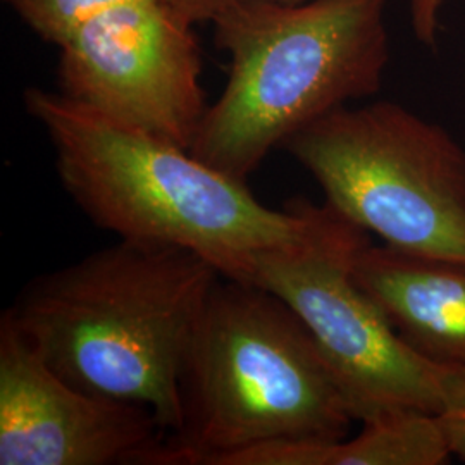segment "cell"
I'll return each mask as SVG.
<instances>
[{"instance_id":"1","label":"cell","mask_w":465,"mask_h":465,"mask_svg":"<svg viewBox=\"0 0 465 465\" xmlns=\"http://www.w3.org/2000/svg\"><path fill=\"white\" fill-rule=\"evenodd\" d=\"M221 272L192 250L119 240L30 282L5 312L61 378L182 424L184 359Z\"/></svg>"},{"instance_id":"2","label":"cell","mask_w":465,"mask_h":465,"mask_svg":"<svg viewBox=\"0 0 465 465\" xmlns=\"http://www.w3.org/2000/svg\"><path fill=\"white\" fill-rule=\"evenodd\" d=\"M25 105L49 136L67 195L119 240L192 250L221 276L245 282L257 253L297 242L307 230L302 199L282 211L266 207L247 182L164 136L61 92L28 88Z\"/></svg>"},{"instance_id":"3","label":"cell","mask_w":465,"mask_h":465,"mask_svg":"<svg viewBox=\"0 0 465 465\" xmlns=\"http://www.w3.org/2000/svg\"><path fill=\"white\" fill-rule=\"evenodd\" d=\"M182 424L149 465H224L280 443H336L350 414L307 326L280 297L221 276L184 359Z\"/></svg>"},{"instance_id":"4","label":"cell","mask_w":465,"mask_h":465,"mask_svg":"<svg viewBox=\"0 0 465 465\" xmlns=\"http://www.w3.org/2000/svg\"><path fill=\"white\" fill-rule=\"evenodd\" d=\"M211 23L230 78L190 150L236 180L302 128L381 90L386 0H236Z\"/></svg>"},{"instance_id":"5","label":"cell","mask_w":465,"mask_h":465,"mask_svg":"<svg viewBox=\"0 0 465 465\" xmlns=\"http://www.w3.org/2000/svg\"><path fill=\"white\" fill-rule=\"evenodd\" d=\"M307 230L253 257L245 282L274 293L302 319L359 422L399 412L447 416L465 405V366L411 349L353 276L369 232L302 199Z\"/></svg>"},{"instance_id":"6","label":"cell","mask_w":465,"mask_h":465,"mask_svg":"<svg viewBox=\"0 0 465 465\" xmlns=\"http://www.w3.org/2000/svg\"><path fill=\"white\" fill-rule=\"evenodd\" d=\"M282 149L382 245L465 262V150L443 126L381 100L343 105Z\"/></svg>"},{"instance_id":"7","label":"cell","mask_w":465,"mask_h":465,"mask_svg":"<svg viewBox=\"0 0 465 465\" xmlns=\"http://www.w3.org/2000/svg\"><path fill=\"white\" fill-rule=\"evenodd\" d=\"M193 26L171 0L105 9L57 45L59 92L190 149L209 109Z\"/></svg>"},{"instance_id":"8","label":"cell","mask_w":465,"mask_h":465,"mask_svg":"<svg viewBox=\"0 0 465 465\" xmlns=\"http://www.w3.org/2000/svg\"><path fill=\"white\" fill-rule=\"evenodd\" d=\"M166 434L149 407L61 378L4 311L0 465H147Z\"/></svg>"},{"instance_id":"9","label":"cell","mask_w":465,"mask_h":465,"mask_svg":"<svg viewBox=\"0 0 465 465\" xmlns=\"http://www.w3.org/2000/svg\"><path fill=\"white\" fill-rule=\"evenodd\" d=\"M353 276L403 341L440 364L465 366V262L369 243Z\"/></svg>"},{"instance_id":"10","label":"cell","mask_w":465,"mask_h":465,"mask_svg":"<svg viewBox=\"0 0 465 465\" xmlns=\"http://www.w3.org/2000/svg\"><path fill=\"white\" fill-rule=\"evenodd\" d=\"M336 443H280L236 453L224 465H441L451 455L441 419L399 412Z\"/></svg>"},{"instance_id":"11","label":"cell","mask_w":465,"mask_h":465,"mask_svg":"<svg viewBox=\"0 0 465 465\" xmlns=\"http://www.w3.org/2000/svg\"><path fill=\"white\" fill-rule=\"evenodd\" d=\"M132 0H4L42 40L59 45L86 19Z\"/></svg>"},{"instance_id":"12","label":"cell","mask_w":465,"mask_h":465,"mask_svg":"<svg viewBox=\"0 0 465 465\" xmlns=\"http://www.w3.org/2000/svg\"><path fill=\"white\" fill-rule=\"evenodd\" d=\"M445 0H409V13L412 30L419 44L436 47L440 34V13Z\"/></svg>"},{"instance_id":"13","label":"cell","mask_w":465,"mask_h":465,"mask_svg":"<svg viewBox=\"0 0 465 465\" xmlns=\"http://www.w3.org/2000/svg\"><path fill=\"white\" fill-rule=\"evenodd\" d=\"M184 16L188 17L192 23H203V21H213V17L217 13L226 7L228 4L236 2V0H171ZM276 2H284V4H302L309 0H276Z\"/></svg>"},{"instance_id":"14","label":"cell","mask_w":465,"mask_h":465,"mask_svg":"<svg viewBox=\"0 0 465 465\" xmlns=\"http://www.w3.org/2000/svg\"><path fill=\"white\" fill-rule=\"evenodd\" d=\"M440 419L449 440L451 455L465 462V405L462 409Z\"/></svg>"}]
</instances>
